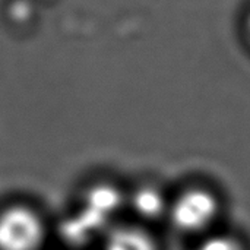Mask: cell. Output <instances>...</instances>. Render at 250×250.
Masks as SVG:
<instances>
[{"label":"cell","mask_w":250,"mask_h":250,"mask_svg":"<svg viewBox=\"0 0 250 250\" xmlns=\"http://www.w3.org/2000/svg\"><path fill=\"white\" fill-rule=\"evenodd\" d=\"M196 250H246L243 243L230 234H209L198 245Z\"/></svg>","instance_id":"8992f818"},{"label":"cell","mask_w":250,"mask_h":250,"mask_svg":"<svg viewBox=\"0 0 250 250\" xmlns=\"http://www.w3.org/2000/svg\"><path fill=\"white\" fill-rule=\"evenodd\" d=\"M220 214V201L207 188H189L168 204L171 224L183 233L198 234L211 229Z\"/></svg>","instance_id":"7a4b0ae2"},{"label":"cell","mask_w":250,"mask_h":250,"mask_svg":"<svg viewBox=\"0 0 250 250\" xmlns=\"http://www.w3.org/2000/svg\"><path fill=\"white\" fill-rule=\"evenodd\" d=\"M47 226L28 204H10L0 209V250H42Z\"/></svg>","instance_id":"6da1fadb"},{"label":"cell","mask_w":250,"mask_h":250,"mask_svg":"<svg viewBox=\"0 0 250 250\" xmlns=\"http://www.w3.org/2000/svg\"><path fill=\"white\" fill-rule=\"evenodd\" d=\"M132 208L139 217L157 220L168 209V204L163 195L154 188H142L132 198Z\"/></svg>","instance_id":"5b68a950"},{"label":"cell","mask_w":250,"mask_h":250,"mask_svg":"<svg viewBox=\"0 0 250 250\" xmlns=\"http://www.w3.org/2000/svg\"><path fill=\"white\" fill-rule=\"evenodd\" d=\"M103 250H158V245L142 227L116 226L105 233Z\"/></svg>","instance_id":"277c9868"},{"label":"cell","mask_w":250,"mask_h":250,"mask_svg":"<svg viewBox=\"0 0 250 250\" xmlns=\"http://www.w3.org/2000/svg\"><path fill=\"white\" fill-rule=\"evenodd\" d=\"M120 207L122 195L116 188L108 185L95 186L86 192L83 209L66 223L64 231L66 234L73 236V239H79L78 242H82L88 239L89 234L92 236V233L105 229L108 220Z\"/></svg>","instance_id":"3957f363"},{"label":"cell","mask_w":250,"mask_h":250,"mask_svg":"<svg viewBox=\"0 0 250 250\" xmlns=\"http://www.w3.org/2000/svg\"><path fill=\"white\" fill-rule=\"evenodd\" d=\"M246 32H248V37L250 40V13L248 15V19H246Z\"/></svg>","instance_id":"52a82bcc"}]
</instances>
